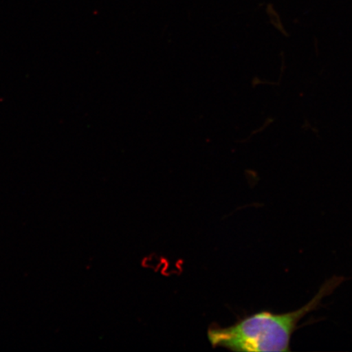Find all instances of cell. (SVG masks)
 Returning <instances> with one entry per match:
<instances>
[{
  "label": "cell",
  "instance_id": "obj_1",
  "mask_svg": "<svg viewBox=\"0 0 352 352\" xmlns=\"http://www.w3.org/2000/svg\"><path fill=\"white\" fill-rule=\"evenodd\" d=\"M342 281L341 277L336 276L327 280L307 305L296 311L284 314L259 312L234 327L210 329L211 344L236 351H289L290 340L299 321L316 310Z\"/></svg>",
  "mask_w": 352,
  "mask_h": 352
}]
</instances>
